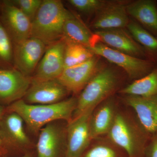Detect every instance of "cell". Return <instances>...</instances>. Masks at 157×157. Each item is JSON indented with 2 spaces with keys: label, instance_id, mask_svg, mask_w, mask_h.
<instances>
[{
  "label": "cell",
  "instance_id": "52a82bcc",
  "mask_svg": "<svg viewBox=\"0 0 157 157\" xmlns=\"http://www.w3.org/2000/svg\"><path fill=\"white\" fill-rule=\"evenodd\" d=\"M0 21L13 45L31 37L32 22L30 20L12 4L10 0L2 1Z\"/></svg>",
  "mask_w": 157,
  "mask_h": 157
},
{
  "label": "cell",
  "instance_id": "2e32d148",
  "mask_svg": "<svg viewBox=\"0 0 157 157\" xmlns=\"http://www.w3.org/2000/svg\"><path fill=\"white\" fill-rule=\"evenodd\" d=\"M118 95L124 104L134 110L150 135L157 132V94L144 97Z\"/></svg>",
  "mask_w": 157,
  "mask_h": 157
},
{
  "label": "cell",
  "instance_id": "484cf974",
  "mask_svg": "<svg viewBox=\"0 0 157 157\" xmlns=\"http://www.w3.org/2000/svg\"><path fill=\"white\" fill-rule=\"evenodd\" d=\"M104 0H69L68 2L77 11L85 14H94L104 6Z\"/></svg>",
  "mask_w": 157,
  "mask_h": 157
},
{
  "label": "cell",
  "instance_id": "9a60e30c",
  "mask_svg": "<svg viewBox=\"0 0 157 157\" xmlns=\"http://www.w3.org/2000/svg\"><path fill=\"white\" fill-rule=\"evenodd\" d=\"M120 103L121 98L117 94L101 102L93 109L89 120L92 139L107 135L113 123Z\"/></svg>",
  "mask_w": 157,
  "mask_h": 157
},
{
  "label": "cell",
  "instance_id": "3957f363",
  "mask_svg": "<svg viewBox=\"0 0 157 157\" xmlns=\"http://www.w3.org/2000/svg\"><path fill=\"white\" fill-rule=\"evenodd\" d=\"M77 103L76 97L48 105L29 104L21 99L10 104L7 111L18 114L29 128L36 133L54 121L64 120L67 123L70 122L72 120Z\"/></svg>",
  "mask_w": 157,
  "mask_h": 157
},
{
  "label": "cell",
  "instance_id": "ba28073f",
  "mask_svg": "<svg viewBox=\"0 0 157 157\" xmlns=\"http://www.w3.org/2000/svg\"><path fill=\"white\" fill-rule=\"evenodd\" d=\"M92 111L73 119L67 123L65 157H82L89 146L92 140L89 120Z\"/></svg>",
  "mask_w": 157,
  "mask_h": 157
},
{
  "label": "cell",
  "instance_id": "1f68e13d",
  "mask_svg": "<svg viewBox=\"0 0 157 157\" xmlns=\"http://www.w3.org/2000/svg\"><path fill=\"white\" fill-rule=\"evenodd\" d=\"M30 157L28 155H25L23 156L22 157Z\"/></svg>",
  "mask_w": 157,
  "mask_h": 157
},
{
  "label": "cell",
  "instance_id": "d6986e66",
  "mask_svg": "<svg viewBox=\"0 0 157 157\" xmlns=\"http://www.w3.org/2000/svg\"><path fill=\"white\" fill-rule=\"evenodd\" d=\"M22 118L15 113H9L0 122V135L6 143L15 147H24L30 140L24 128Z\"/></svg>",
  "mask_w": 157,
  "mask_h": 157
},
{
  "label": "cell",
  "instance_id": "cb8c5ba5",
  "mask_svg": "<svg viewBox=\"0 0 157 157\" xmlns=\"http://www.w3.org/2000/svg\"><path fill=\"white\" fill-rule=\"evenodd\" d=\"M62 38L65 42L64 69L82 63L94 56V54L90 48Z\"/></svg>",
  "mask_w": 157,
  "mask_h": 157
},
{
  "label": "cell",
  "instance_id": "d4e9b609",
  "mask_svg": "<svg viewBox=\"0 0 157 157\" xmlns=\"http://www.w3.org/2000/svg\"><path fill=\"white\" fill-rule=\"evenodd\" d=\"M14 68L13 43L0 21V69Z\"/></svg>",
  "mask_w": 157,
  "mask_h": 157
},
{
  "label": "cell",
  "instance_id": "f546056e",
  "mask_svg": "<svg viewBox=\"0 0 157 157\" xmlns=\"http://www.w3.org/2000/svg\"><path fill=\"white\" fill-rule=\"evenodd\" d=\"M3 143V140L2 139V137H1V135H0V147L2 145Z\"/></svg>",
  "mask_w": 157,
  "mask_h": 157
},
{
  "label": "cell",
  "instance_id": "30bf717a",
  "mask_svg": "<svg viewBox=\"0 0 157 157\" xmlns=\"http://www.w3.org/2000/svg\"><path fill=\"white\" fill-rule=\"evenodd\" d=\"M98 42L118 51L137 58L148 60L144 48L126 29H114L94 32Z\"/></svg>",
  "mask_w": 157,
  "mask_h": 157
},
{
  "label": "cell",
  "instance_id": "83f0119b",
  "mask_svg": "<svg viewBox=\"0 0 157 157\" xmlns=\"http://www.w3.org/2000/svg\"><path fill=\"white\" fill-rule=\"evenodd\" d=\"M142 157H157V132L151 136Z\"/></svg>",
  "mask_w": 157,
  "mask_h": 157
},
{
  "label": "cell",
  "instance_id": "e0dca14e",
  "mask_svg": "<svg viewBox=\"0 0 157 157\" xmlns=\"http://www.w3.org/2000/svg\"><path fill=\"white\" fill-rule=\"evenodd\" d=\"M66 128L49 123L40 130L37 141L38 157H58L63 147H66Z\"/></svg>",
  "mask_w": 157,
  "mask_h": 157
},
{
  "label": "cell",
  "instance_id": "7a4b0ae2",
  "mask_svg": "<svg viewBox=\"0 0 157 157\" xmlns=\"http://www.w3.org/2000/svg\"><path fill=\"white\" fill-rule=\"evenodd\" d=\"M106 136L124 151L128 157H142L151 135L134 110L121 99L115 119Z\"/></svg>",
  "mask_w": 157,
  "mask_h": 157
},
{
  "label": "cell",
  "instance_id": "6da1fadb",
  "mask_svg": "<svg viewBox=\"0 0 157 157\" xmlns=\"http://www.w3.org/2000/svg\"><path fill=\"white\" fill-rule=\"evenodd\" d=\"M128 81V76L121 68L111 63L104 65L77 97L72 119L92 111L101 102L117 94Z\"/></svg>",
  "mask_w": 157,
  "mask_h": 157
},
{
  "label": "cell",
  "instance_id": "8992f818",
  "mask_svg": "<svg viewBox=\"0 0 157 157\" xmlns=\"http://www.w3.org/2000/svg\"><path fill=\"white\" fill-rule=\"evenodd\" d=\"M102 58L95 55L87 61L64 70L56 79L70 93L78 94L105 64Z\"/></svg>",
  "mask_w": 157,
  "mask_h": 157
},
{
  "label": "cell",
  "instance_id": "ffe728a7",
  "mask_svg": "<svg viewBox=\"0 0 157 157\" xmlns=\"http://www.w3.org/2000/svg\"><path fill=\"white\" fill-rule=\"evenodd\" d=\"M63 38L83 45L89 48L98 42L94 33L75 16L65 22L63 28Z\"/></svg>",
  "mask_w": 157,
  "mask_h": 157
},
{
  "label": "cell",
  "instance_id": "f1b7e54d",
  "mask_svg": "<svg viewBox=\"0 0 157 157\" xmlns=\"http://www.w3.org/2000/svg\"><path fill=\"white\" fill-rule=\"evenodd\" d=\"M4 109L2 107L0 106V122L2 120V118H3V114L4 113Z\"/></svg>",
  "mask_w": 157,
  "mask_h": 157
},
{
  "label": "cell",
  "instance_id": "5bb4252c",
  "mask_svg": "<svg viewBox=\"0 0 157 157\" xmlns=\"http://www.w3.org/2000/svg\"><path fill=\"white\" fill-rule=\"evenodd\" d=\"M31 77L15 69H0V101L11 104L25 97L30 86Z\"/></svg>",
  "mask_w": 157,
  "mask_h": 157
},
{
  "label": "cell",
  "instance_id": "8fae6325",
  "mask_svg": "<svg viewBox=\"0 0 157 157\" xmlns=\"http://www.w3.org/2000/svg\"><path fill=\"white\" fill-rule=\"evenodd\" d=\"M128 2L106 1L104 6L95 14L90 27L94 32L110 29H125L130 20L126 9Z\"/></svg>",
  "mask_w": 157,
  "mask_h": 157
},
{
  "label": "cell",
  "instance_id": "5b68a950",
  "mask_svg": "<svg viewBox=\"0 0 157 157\" xmlns=\"http://www.w3.org/2000/svg\"><path fill=\"white\" fill-rule=\"evenodd\" d=\"M96 55L122 69L129 81H134L146 76L157 65L148 60L137 58L109 48L98 42L90 48Z\"/></svg>",
  "mask_w": 157,
  "mask_h": 157
},
{
  "label": "cell",
  "instance_id": "277c9868",
  "mask_svg": "<svg viewBox=\"0 0 157 157\" xmlns=\"http://www.w3.org/2000/svg\"><path fill=\"white\" fill-rule=\"evenodd\" d=\"M74 15L59 0H43L32 21L31 37L48 45L63 38L65 22Z\"/></svg>",
  "mask_w": 157,
  "mask_h": 157
},
{
  "label": "cell",
  "instance_id": "603a6c76",
  "mask_svg": "<svg viewBox=\"0 0 157 157\" xmlns=\"http://www.w3.org/2000/svg\"><path fill=\"white\" fill-rule=\"evenodd\" d=\"M126 29L145 50L148 60L157 65V37L130 18Z\"/></svg>",
  "mask_w": 157,
  "mask_h": 157
},
{
  "label": "cell",
  "instance_id": "7c38bea8",
  "mask_svg": "<svg viewBox=\"0 0 157 157\" xmlns=\"http://www.w3.org/2000/svg\"><path fill=\"white\" fill-rule=\"evenodd\" d=\"M64 48L63 38L47 46L32 79L43 81L57 79L64 70Z\"/></svg>",
  "mask_w": 157,
  "mask_h": 157
},
{
  "label": "cell",
  "instance_id": "ac0fdd59",
  "mask_svg": "<svg viewBox=\"0 0 157 157\" xmlns=\"http://www.w3.org/2000/svg\"><path fill=\"white\" fill-rule=\"evenodd\" d=\"M127 13L131 19L157 37V1L136 0L127 4Z\"/></svg>",
  "mask_w": 157,
  "mask_h": 157
},
{
  "label": "cell",
  "instance_id": "7402d4cb",
  "mask_svg": "<svg viewBox=\"0 0 157 157\" xmlns=\"http://www.w3.org/2000/svg\"><path fill=\"white\" fill-rule=\"evenodd\" d=\"M82 157H128L126 153L105 136L92 139Z\"/></svg>",
  "mask_w": 157,
  "mask_h": 157
},
{
  "label": "cell",
  "instance_id": "44dd1931",
  "mask_svg": "<svg viewBox=\"0 0 157 157\" xmlns=\"http://www.w3.org/2000/svg\"><path fill=\"white\" fill-rule=\"evenodd\" d=\"M117 94L143 97L157 94V65L146 76L128 83Z\"/></svg>",
  "mask_w": 157,
  "mask_h": 157
},
{
  "label": "cell",
  "instance_id": "4316f807",
  "mask_svg": "<svg viewBox=\"0 0 157 157\" xmlns=\"http://www.w3.org/2000/svg\"><path fill=\"white\" fill-rule=\"evenodd\" d=\"M32 22L42 3L41 0H10Z\"/></svg>",
  "mask_w": 157,
  "mask_h": 157
},
{
  "label": "cell",
  "instance_id": "d6a6232c",
  "mask_svg": "<svg viewBox=\"0 0 157 157\" xmlns=\"http://www.w3.org/2000/svg\"><path fill=\"white\" fill-rule=\"evenodd\" d=\"M2 1H0V9H1V5H2Z\"/></svg>",
  "mask_w": 157,
  "mask_h": 157
},
{
  "label": "cell",
  "instance_id": "4fadbf2b",
  "mask_svg": "<svg viewBox=\"0 0 157 157\" xmlns=\"http://www.w3.org/2000/svg\"><path fill=\"white\" fill-rule=\"evenodd\" d=\"M69 93L57 79L43 81L32 79L24 101L31 104H56L64 100Z\"/></svg>",
  "mask_w": 157,
  "mask_h": 157
},
{
  "label": "cell",
  "instance_id": "9c48e42d",
  "mask_svg": "<svg viewBox=\"0 0 157 157\" xmlns=\"http://www.w3.org/2000/svg\"><path fill=\"white\" fill-rule=\"evenodd\" d=\"M47 47L41 40L33 37L13 45L14 68L25 76L31 77Z\"/></svg>",
  "mask_w": 157,
  "mask_h": 157
},
{
  "label": "cell",
  "instance_id": "4dcf8cb0",
  "mask_svg": "<svg viewBox=\"0 0 157 157\" xmlns=\"http://www.w3.org/2000/svg\"><path fill=\"white\" fill-rule=\"evenodd\" d=\"M4 151L1 148V147H0V155H2L3 153H4Z\"/></svg>",
  "mask_w": 157,
  "mask_h": 157
}]
</instances>
